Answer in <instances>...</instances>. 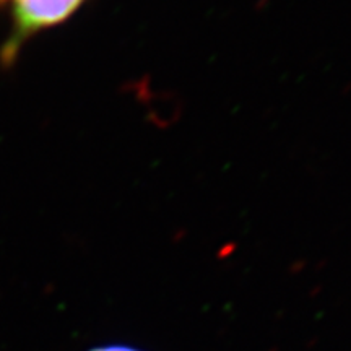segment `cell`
<instances>
[{"mask_svg":"<svg viewBox=\"0 0 351 351\" xmlns=\"http://www.w3.org/2000/svg\"><path fill=\"white\" fill-rule=\"evenodd\" d=\"M15 33L8 43L7 56H13L19 44L44 28L56 26L69 19L83 0H13Z\"/></svg>","mask_w":351,"mask_h":351,"instance_id":"cell-1","label":"cell"},{"mask_svg":"<svg viewBox=\"0 0 351 351\" xmlns=\"http://www.w3.org/2000/svg\"><path fill=\"white\" fill-rule=\"evenodd\" d=\"M91 351H138V350L129 348V346H104V348H95Z\"/></svg>","mask_w":351,"mask_h":351,"instance_id":"cell-2","label":"cell"}]
</instances>
